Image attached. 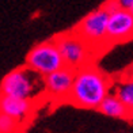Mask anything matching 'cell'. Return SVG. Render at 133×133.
Wrapping results in <instances>:
<instances>
[{"mask_svg": "<svg viewBox=\"0 0 133 133\" xmlns=\"http://www.w3.org/2000/svg\"><path fill=\"white\" fill-rule=\"evenodd\" d=\"M111 83L102 71L94 65H86L76 71L68 101L79 107L99 109L110 94Z\"/></svg>", "mask_w": 133, "mask_h": 133, "instance_id": "cell-1", "label": "cell"}, {"mask_svg": "<svg viewBox=\"0 0 133 133\" xmlns=\"http://www.w3.org/2000/svg\"><path fill=\"white\" fill-rule=\"evenodd\" d=\"M2 96L33 101L45 91L44 77L30 68H18L11 71L2 80Z\"/></svg>", "mask_w": 133, "mask_h": 133, "instance_id": "cell-2", "label": "cell"}, {"mask_svg": "<svg viewBox=\"0 0 133 133\" xmlns=\"http://www.w3.org/2000/svg\"><path fill=\"white\" fill-rule=\"evenodd\" d=\"M26 65L42 77L49 76L65 66L56 41H46L35 45L27 54Z\"/></svg>", "mask_w": 133, "mask_h": 133, "instance_id": "cell-3", "label": "cell"}, {"mask_svg": "<svg viewBox=\"0 0 133 133\" xmlns=\"http://www.w3.org/2000/svg\"><path fill=\"white\" fill-rule=\"evenodd\" d=\"M110 12L105 8H96L91 11L87 16L83 18V21L76 27V34L94 48H101L102 45L107 44V25Z\"/></svg>", "mask_w": 133, "mask_h": 133, "instance_id": "cell-4", "label": "cell"}, {"mask_svg": "<svg viewBox=\"0 0 133 133\" xmlns=\"http://www.w3.org/2000/svg\"><path fill=\"white\" fill-rule=\"evenodd\" d=\"M56 44L63 56L65 66L77 71L86 65H90L92 48L80 35L76 33L60 35L56 39Z\"/></svg>", "mask_w": 133, "mask_h": 133, "instance_id": "cell-5", "label": "cell"}, {"mask_svg": "<svg viewBox=\"0 0 133 133\" xmlns=\"http://www.w3.org/2000/svg\"><path fill=\"white\" fill-rule=\"evenodd\" d=\"M76 71L64 66V68L53 72L52 75L44 77L45 83V92L53 99H66L72 91V86L75 82Z\"/></svg>", "mask_w": 133, "mask_h": 133, "instance_id": "cell-6", "label": "cell"}, {"mask_svg": "<svg viewBox=\"0 0 133 133\" xmlns=\"http://www.w3.org/2000/svg\"><path fill=\"white\" fill-rule=\"evenodd\" d=\"M133 37V14L117 10L110 14L107 25V44L124 42Z\"/></svg>", "mask_w": 133, "mask_h": 133, "instance_id": "cell-7", "label": "cell"}, {"mask_svg": "<svg viewBox=\"0 0 133 133\" xmlns=\"http://www.w3.org/2000/svg\"><path fill=\"white\" fill-rule=\"evenodd\" d=\"M0 110H2V114H5V116L14 118L19 124H22L30 116V113L33 110V101L2 96V99H0Z\"/></svg>", "mask_w": 133, "mask_h": 133, "instance_id": "cell-8", "label": "cell"}, {"mask_svg": "<svg viewBox=\"0 0 133 133\" xmlns=\"http://www.w3.org/2000/svg\"><path fill=\"white\" fill-rule=\"evenodd\" d=\"M111 94L122 102L124 106L128 109L129 114L133 116V79L126 75L121 79L116 80L111 84Z\"/></svg>", "mask_w": 133, "mask_h": 133, "instance_id": "cell-9", "label": "cell"}, {"mask_svg": "<svg viewBox=\"0 0 133 133\" xmlns=\"http://www.w3.org/2000/svg\"><path fill=\"white\" fill-rule=\"evenodd\" d=\"M99 110L102 114H105L107 117H113V118H122V117L129 116L128 109L124 106V103L114 94H109L106 96L105 101L102 102Z\"/></svg>", "mask_w": 133, "mask_h": 133, "instance_id": "cell-10", "label": "cell"}, {"mask_svg": "<svg viewBox=\"0 0 133 133\" xmlns=\"http://www.w3.org/2000/svg\"><path fill=\"white\" fill-rule=\"evenodd\" d=\"M19 122L5 114H0V133H16Z\"/></svg>", "mask_w": 133, "mask_h": 133, "instance_id": "cell-11", "label": "cell"}, {"mask_svg": "<svg viewBox=\"0 0 133 133\" xmlns=\"http://www.w3.org/2000/svg\"><path fill=\"white\" fill-rule=\"evenodd\" d=\"M121 10H126L133 14V0H116Z\"/></svg>", "mask_w": 133, "mask_h": 133, "instance_id": "cell-12", "label": "cell"}, {"mask_svg": "<svg viewBox=\"0 0 133 133\" xmlns=\"http://www.w3.org/2000/svg\"><path fill=\"white\" fill-rule=\"evenodd\" d=\"M128 75H129V76L132 77V79H133V66H132V68L129 69V72H128Z\"/></svg>", "mask_w": 133, "mask_h": 133, "instance_id": "cell-13", "label": "cell"}]
</instances>
